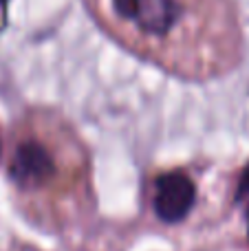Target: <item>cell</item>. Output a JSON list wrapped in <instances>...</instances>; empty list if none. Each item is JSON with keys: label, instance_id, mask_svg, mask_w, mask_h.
Wrapping results in <instances>:
<instances>
[{"label": "cell", "instance_id": "6da1fadb", "mask_svg": "<svg viewBox=\"0 0 249 251\" xmlns=\"http://www.w3.org/2000/svg\"><path fill=\"white\" fill-rule=\"evenodd\" d=\"M126 51L183 79H210L238 64L243 29L234 0H84Z\"/></svg>", "mask_w": 249, "mask_h": 251}, {"label": "cell", "instance_id": "7a4b0ae2", "mask_svg": "<svg viewBox=\"0 0 249 251\" xmlns=\"http://www.w3.org/2000/svg\"><path fill=\"white\" fill-rule=\"evenodd\" d=\"M9 176L20 190L51 187L57 176V152L47 139H25L13 150Z\"/></svg>", "mask_w": 249, "mask_h": 251}, {"label": "cell", "instance_id": "3957f363", "mask_svg": "<svg viewBox=\"0 0 249 251\" xmlns=\"http://www.w3.org/2000/svg\"><path fill=\"white\" fill-rule=\"evenodd\" d=\"M197 201V185L185 172L172 170L154 181V214L163 223H179Z\"/></svg>", "mask_w": 249, "mask_h": 251}, {"label": "cell", "instance_id": "277c9868", "mask_svg": "<svg viewBox=\"0 0 249 251\" xmlns=\"http://www.w3.org/2000/svg\"><path fill=\"white\" fill-rule=\"evenodd\" d=\"M249 196V163L243 168L241 178H238V190H236V201H243Z\"/></svg>", "mask_w": 249, "mask_h": 251}, {"label": "cell", "instance_id": "5b68a950", "mask_svg": "<svg viewBox=\"0 0 249 251\" xmlns=\"http://www.w3.org/2000/svg\"><path fill=\"white\" fill-rule=\"evenodd\" d=\"M7 2H9V0H0V7L4 9V7H7Z\"/></svg>", "mask_w": 249, "mask_h": 251}, {"label": "cell", "instance_id": "8992f818", "mask_svg": "<svg viewBox=\"0 0 249 251\" xmlns=\"http://www.w3.org/2000/svg\"><path fill=\"white\" fill-rule=\"evenodd\" d=\"M247 216H249V212H247Z\"/></svg>", "mask_w": 249, "mask_h": 251}]
</instances>
